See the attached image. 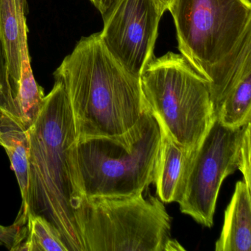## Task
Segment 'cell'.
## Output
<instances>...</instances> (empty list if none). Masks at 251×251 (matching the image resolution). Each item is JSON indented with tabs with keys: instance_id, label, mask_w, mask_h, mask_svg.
<instances>
[{
	"instance_id": "obj_1",
	"label": "cell",
	"mask_w": 251,
	"mask_h": 251,
	"mask_svg": "<svg viewBox=\"0 0 251 251\" xmlns=\"http://www.w3.org/2000/svg\"><path fill=\"white\" fill-rule=\"evenodd\" d=\"M55 80L37 118L27 128V214L42 216L50 222L59 230L69 251H86L81 232L86 198L76 165L75 127L64 86Z\"/></svg>"
},
{
	"instance_id": "obj_2",
	"label": "cell",
	"mask_w": 251,
	"mask_h": 251,
	"mask_svg": "<svg viewBox=\"0 0 251 251\" xmlns=\"http://www.w3.org/2000/svg\"><path fill=\"white\" fill-rule=\"evenodd\" d=\"M54 77L65 89L77 140L122 136L147 107L140 77L111 55L100 33L82 37Z\"/></svg>"
},
{
	"instance_id": "obj_3",
	"label": "cell",
	"mask_w": 251,
	"mask_h": 251,
	"mask_svg": "<svg viewBox=\"0 0 251 251\" xmlns=\"http://www.w3.org/2000/svg\"><path fill=\"white\" fill-rule=\"evenodd\" d=\"M160 142L159 126L148 105L140 120L125 134L77 140L76 165L83 196L143 193L153 183Z\"/></svg>"
},
{
	"instance_id": "obj_4",
	"label": "cell",
	"mask_w": 251,
	"mask_h": 251,
	"mask_svg": "<svg viewBox=\"0 0 251 251\" xmlns=\"http://www.w3.org/2000/svg\"><path fill=\"white\" fill-rule=\"evenodd\" d=\"M169 11L180 54L212 90L251 33V0H174Z\"/></svg>"
},
{
	"instance_id": "obj_5",
	"label": "cell",
	"mask_w": 251,
	"mask_h": 251,
	"mask_svg": "<svg viewBox=\"0 0 251 251\" xmlns=\"http://www.w3.org/2000/svg\"><path fill=\"white\" fill-rule=\"evenodd\" d=\"M145 102L172 139L189 152L206 133L214 110L208 80L181 54L154 57L140 77Z\"/></svg>"
},
{
	"instance_id": "obj_6",
	"label": "cell",
	"mask_w": 251,
	"mask_h": 251,
	"mask_svg": "<svg viewBox=\"0 0 251 251\" xmlns=\"http://www.w3.org/2000/svg\"><path fill=\"white\" fill-rule=\"evenodd\" d=\"M86 251L184 250L171 238V217L162 201L142 193L86 198L81 219Z\"/></svg>"
},
{
	"instance_id": "obj_7",
	"label": "cell",
	"mask_w": 251,
	"mask_h": 251,
	"mask_svg": "<svg viewBox=\"0 0 251 251\" xmlns=\"http://www.w3.org/2000/svg\"><path fill=\"white\" fill-rule=\"evenodd\" d=\"M246 126L226 127L214 112L206 133L188 157L177 202L182 213L205 227H212L223 180L238 169Z\"/></svg>"
},
{
	"instance_id": "obj_8",
	"label": "cell",
	"mask_w": 251,
	"mask_h": 251,
	"mask_svg": "<svg viewBox=\"0 0 251 251\" xmlns=\"http://www.w3.org/2000/svg\"><path fill=\"white\" fill-rule=\"evenodd\" d=\"M162 16L152 0H120L103 19L101 39L117 61L141 77L153 54Z\"/></svg>"
},
{
	"instance_id": "obj_9",
	"label": "cell",
	"mask_w": 251,
	"mask_h": 251,
	"mask_svg": "<svg viewBox=\"0 0 251 251\" xmlns=\"http://www.w3.org/2000/svg\"><path fill=\"white\" fill-rule=\"evenodd\" d=\"M0 145L9 157L21 191V210L18 216L27 220L29 188L30 136L28 129L17 116L0 108Z\"/></svg>"
},
{
	"instance_id": "obj_10",
	"label": "cell",
	"mask_w": 251,
	"mask_h": 251,
	"mask_svg": "<svg viewBox=\"0 0 251 251\" xmlns=\"http://www.w3.org/2000/svg\"><path fill=\"white\" fill-rule=\"evenodd\" d=\"M251 189L244 180L236 183L215 251H251Z\"/></svg>"
},
{
	"instance_id": "obj_11",
	"label": "cell",
	"mask_w": 251,
	"mask_h": 251,
	"mask_svg": "<svg viewBox=\"0 0 251 251\" xmlns=\"http://www.w3.org/2000/svg\"><path fill=\"white\" fill-rule=\"evenodd\" d=\"M27 0H0V36L8 58L14 98L21 77L22 47L27 43Z\"/></svg>"
},
{
	"instance_id": "obj_12",
	"label": "cell",
	"mask_w": 251,
	"mask_h": 251,
	"mask_svg": "<svg viewBox=\"0 0 251 251\" xmlns=\"http://www.w3.org/2000/svg\"><path fill=\"white\" fill-rule=\"evenodd\" d=\"M157 123L159 126L161 142L153 183L160 201L164 202H177L186 161L190 152L177 145L164 126L159 122Z\"/></svg>"
},
{
	"instance_id": "obj_13",
	"label": "cell",
	"mask_w": 251,
	"mask_h": 251,
	"mask_svg": "<svg viewBox=\"0 0 251 251\" xmlns=\"http://www.w3.org/2000/svg\"><path fill=\"white\" fill-rule=\"evenodd\" d=\"M251 58L230 83L214 112L223 126L243 127L251 120Z\"/></svg>"
},
{
	"instance_id": "obj_14",
	"label": "cell",
	"mask_w": 251,
	"mask_h": 251,
	"mask_svg": "<svg viewBox=\"0 0 251 251\" xmlns=\"http://www.w3.org/2000/svg\"><path fill=\"white\" fill-rule=\"evenodd\" d=\"M21 54V77L16 89L15 104L17 117L28 128L34 123L43 106L45 95L33 75L28 44L23 45Z\"/></svg>"
},
{
	"instance_id": "obj_15",
	"label": "cell",
	"mask_w": 251,
	"mask_h": 251,
	"mask_svg": "<svg viewBox=\"0 0 251 251\" xmlns=\"http://www.w3.org/2000/svg\"><path fill=\"white\" fill-rule=\"evenodd\" d=\"M17 251H69L61 233L41 215L28 213L24 241Z\"/></svg>"
},
{
	"instance_id": "obj_16",
	"label": "cell",
	"mask_w": 251,
	"mask_h": 251,
	"mask_svg": "<svg viewBox=\"0 0 251 251\" xmlns=\"http://www.w3.org/2000/svg\"><path fill=\"white\" fill-rule=\"evenodd\" d=\"M0 108L14 114L17 117L15 98L13 91L11 75L8 70V58L0 36Z\"/></svg>"
},
{
	"instance_id": "obj_17",
	"label": "cell",
	"mask_w": 251,
	"mask_h": 251,
	"mask_svg": "<svg viewBox=\"0 0 251 251\" xmlns=\"http://www.w3.org/2000/svg\"><path fill=\"white\" fill-rule=\"evenodd\" d=\"M26 223L27 220L18 216L11 226L0 225V246H5L11 251H17L25 236Z\"/></svg>"
},
{
	"instance_id": "obj_18",
	"label": "cell",
	"mask_w": 251,
	"mask_h": 251,
	"mask_svg": "<svg viewBox=\"0 0 251 251\" xmlns=\"http://www.w3.org/2000/svg\"><path fill=\"white\" fill-rule=\"evenodd\" d=\"M251 123L247 124L239 148L238 169L244 176V181L251 187Z\"/></svg>"
},
{
	"instance_id": "obj_19",
	"label": "cell",
	"mask_w": 251,
	"mask_h": 251,
	"mask_svg": "<svg viewBox=\"0 0 251 251\" xmlns=\"http://www.w3.org/2000/svg\"><path fill=\"white\" fill-rule=\"evenodd\" d=\"M95 8L100 11L102 19L108 17L120 0H90Z\"/></svg>"
},
{
	"instance_id": "obj_20",
	"label": "cell",
	"mask_w": 251,
	"mask_h": 251,
	"mask_svg": "<svg viewBox=\"0 0 251 251\" xmlns=\"http://www.w3.org/2000/svg\"><path fill=\"white\" fill-rule=\"evenodd\" d=\"M161 16L169 11L174 0H152Z\"/></svg>"
}]
</instances>
